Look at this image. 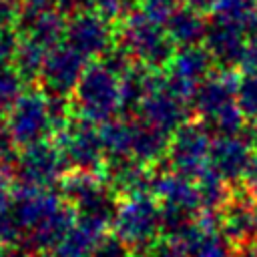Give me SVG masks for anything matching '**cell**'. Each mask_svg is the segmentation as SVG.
Masks as SVG:
<instances>
[{"label": "cell", "mask_w": 257, "mask_h": 257, "mask_svg": "<svg viewBox=\"0 0 257 257\" xmlns=\"http://www.w3.org/2000/svg\"><path fill=\"white\" fill-rule=\"evenodd\" d=\"M72 114L92 124L110 122L120 110V82L100 60L88 64L72 92Z\"/></svg>", "instance_id": "obj_1"}, {"label": "cell", "mask_w": 257, "mask_h": 257, "mask_svg": "<svg viewBox=\"0 0 257 257\" xmlns=\"http://www.w3.org/2000/svg\"><path fill=\"white\" fill-rule=\"evenodd\" d=\"M116 44L122 46L133 58L141 62V66L149 70L169 66L175 56V44L169 38L165 26L153 20L143 10L126 14Z\"/></svg>", "instance_id": "obj_2"}, {"label": "cell", "mask_w": 257, "mask_h": 257, "mask_svg": "<svg viewBox=\"0 0 257 257\" xmlns=\"http://www.w3.org/2000/svg\"><path fill=\"white\" fill-rule=\"evenodd\" d=\"M112 231L131 249H147L161 233V207L151 195L124 197L116 207Z\"/></svg>", "instance_id": "obj_3"}, {"label": "cell", "mask_w": 257, "mask_h": 257, "mask_svg": "<svg viewBox=\"0 0 257 257\" xmlns=\"http://www.w3.org/2000/svg\"><path fill=\"white\" fill-rule=\"evenodd\" d=\"M54 145L60 149L70 169L98 173V169L104 167L106 155L100 131L80 116L72 114V118L54 133Z\"/></svg>", "instance_id": "obj_4"}, {"label": "cell", "mask_w": 257, "mask_h": 257, "mask_svg": "<svg viewBox=\"0 0 257 257\" xmlns=\"http://www.w3.org/2000/svg\"><path fill=\"white\" fill-rule=\"evenodd\" d=\"M68 163L54 143L38 141L18 149V163L14 169V185L32 189H50L68 173Z\"/></svg>", "instance_id": "obj_5"}, {"label": "cell", "mask_w": 257, "mask_h": 257, "mask_svg": "<svg viewBox=\"0 0 257 257\" xmlns=\"http://www.w3.org/2000/svg\"><path fill=\"white\" fill-rule=\"evenodd\" d=\"M211 131L205 122H185L181 128L175 131L167 159L175 173L185 177L197 179L207 167L211 159Z\"/></svg>", "instance_id": "obj_6"}, {"label": "cell", "mask_w": 257, "mask_h": 257, "mask_svg": "<svg viewBox=\"0 0 257 257\" xmlns=\"http://www.w3.org/2000/svg\"><path fill=\"white\" fill-rule=\"evenodd\" d=\"M6 124L10 139L18 149L44 141L52 133L46 92L38 88L26 90L20 96V100L8 110Z\"/></svg>", "instance_id": "obj_7"}, {"label": "cell", "mask_w": 257, "mask_h": 257, "mask_svg": "<svg viewBox=\"0 0 257 257\" xmlns=\"http://www.w3.org/2000/svg\"><path fill=\"white\" fill-rule=\"evenodd\" d=\"M137 114H139L141 122L155 126L169 135L171 131H177L187 122L189 106H187L185 98H181L179 94H175L169 88L167 78H161L157 74L149 94L143 98V102L137 110Z\"/></svg>", "instance_id": "obj_8"}, {"label": "cell", "mask_w": 257, "mask_h": 257, "mask_svg": "<svg viewBox=\"0 0 257 257\" xmlns=\"http://www.w3.org/2000/svg\"><path fill=\"white\" fill-rule=\"evenodd\" d=\"M64 42L84 58H102L114 46V32L110 20L100 16L96 10H88L68 16Z\"/></svg>", "instance_id": "obj_9"}, {"label": "cell", "mask_w": 257, "mask_h": 257, "mask_svg": "<svg viewBox=\"0 0 257 257\" xmlns=\"http://www.w3.org/2000/svg\"><path fill=\"white\" fill-rule=\"evenodd\" d=\"M86 66L88 64L82 54H78L66 42H60L58 46L48 50L38 82L42 84L46 94L68 98V94H72L76 84L80 82Z\"/></svg>", "instance_id": "obj_10"}, {"label": "cell", "mask_w": 257, "mask_h": 257, "mask_svg": "<svg viewBox=\"0 0 257 257\" xmlns=\"http://www.w3.org/2000/svg\"><path fill=\"white\" fill-rule=\"evenodd\" d=\"M213 56L203 46H187L175 52L173 60L169 62V88L179 94L181 98L189 100L197 86L211 74Z\"/></svg>", "instance_id": "obj_11"}, {"label": "cell", "mask_w": 257, "mask_h": 257, "mask_svg": "<svg viewBox=\"0 0 257 257\" xmlns=\"http://www.w3.org/2000/svg\"><path fill=\"white\" fill-rule=\"evenodd\" d=\"M247 42V32L241 22L217 16L209 20L207 24V34H205V48L217 60L223 68H233L239 66L243 48Z\"/></svg>", "instance_id": "obj_12"}, {"label": "cell", "mask_w": 257, "mask_h": 257, "mask_svg": "<svg viewBox=\"0 0 257 257\" xmlns=\"http://www.w3.org/2000/svg\"><path fill=\"white\" fill-rule=\"evenodd\" d=\"M237 84L239 78L235 76L233 70L223 68L219 72H211L191 96L193 110L209 122L219 112H223L225 108L237 102Z\"/></svg>", "instance_id": "obj_13"}, {"label": "cell", "mask_w": 257, "mask_h": 257, "mask_svg": "<svg viewBox=\"0 0 257 257\" xmlns=\"http://www.w3.org/2000/svg\"><path fill=\"white\" fill-rule=\"evenodd\" d=\"M66 16L56 8H30L20 6L16 30L20 36L30 38L44 48H54L64 40Z\"/></svg>", "instance_id": "obj_14"}, {"label": "cell", "mask_w": 257, "mask_h": 257, "mask_svg": "<svg viewBox=\"0 0 257 257\" xmlns=\"http://www.w3.org/2000/svg\"><path fill=\"white\" fill-rule=\"evenodd\" d=\"M253 143L241 133L235 137H219L213 141L209 167L215 169L227 183L245 177V171L253 159Z\"/></svg>", "instance_id": "obj_15"}, {"label": "cell", "mask_w": 257, "mask_h": 257, "mask_svg": "<svg viewBox=\"0 0 257 257\" xmlns=\"http://www.w3.org/2000/svg\"><path fill=\"white\" fill-rule=\"evenodd\" d=\"M104 181L114 193L133 197V195H147V191L153 189L155 177L151 175L145 163L126 157V159H106Z\"/></svg>", "instance_id": "obj_16"}, {"label": "cell", "mask_w": 257, "mask_h": 257, "mask_svg": "<svg viewBox=\"0 0 257 257\" xmlns=\"http://www.w3.org/2000/svg\"><path fill=\"white\" fill-rule=\"evenodd\" d=\"M151 191L163 201V207L185 209L191 213H197V209L201 207L197 181L175 171L157 175Z\"/></svg>", "instance_id": "obj_17"}, {"label": "cell", "mask_w": 257, "mask_h": 257, "mask_svg": "<svg viewBox=\"0 0 257 257\" xmlns=\"http://www.w3.org/2000/svg\"><path fill=\"white\" fill-rule=\"evenodd\" d=\"M221 235L235 245L251 243L257 239V217L249 199L235 195L221 209Z\"/></svg>", "instance_id": "obj_18"}, {"label": "cell", "mask_w": 257, "mask_h": 257, "mask_svg": "<svg viewBox=\"0 0 257 257\" xmlns=\"http://www.w3.org/2000/svg\"><path fill=\"white\" fill-rule=\"evenodd\" d=\"M207 24L209 22L201 16V12L183 4L165 20V30L175 46L187 48V46H199V42H205Z\"/></svg>", "instance_id": "obj_19"}, {"label": "cell", "mask_w": 257, "mask_h": 257, "mask_svg": "<svg viewBox=\"0 0 257 257\" xmlns=\"http://www.w3.org/2000/svg\"><path fill=\"white\" fill-rule=\"evenodd\" d=\"M169 137L167 133L149 126L145 122H137L135 124V135H133V159L151 165L163 159V155H167L169 151Z\"/></svg>", "instance_id": "obj_20"}, {"label": "cell", "mask_w": 257, "mask_h": 257, "mask_svg": "<svg viewBox=\"0 0 257 257\" xmlns=\"http://www.w3.org/2000/svg\"><path fill=\"white\" fill-rule=\"evenodd\" d=\"M46 54H48V48H44L42 44L30 40V38L20 36V44H18L14 60H12V68L22 76L26 86L40 80Z\"/></svg>", "instance_id": "obj_21"}, {"label": "cell", "mask_w": 257, "mask_h": 257, "mask_svg": "<svg viewBox=\"0 0 257 257\" xmlns=\"http://www.w3.org/2000/svg\"><path fill=\"white\" fill-rule=\"evenodd\" d=\"M135 124L128 118H112L110 122L102 124L100 137L104 145L106 159H126L133 157V135Z\"/></svg>", "instance_id": "obj_22"}, {"label": "cell", "mask_w": 257, "mask_h": 257, "mask_svg": "<svg viewBox=\"0 0 257 257\" xmlns=\"http://www.w3.org/2000/svg\"><path fill=\"white\" fill-rule=\"evenodd\" d=\"M195 181L201 197V207H205V211H219L229 203V185L215 169L207 167Z\"/></svg>", "instance_id": "obj_23"}, {"label": "cell", "mask_w": 257, "mask_h": 257, "mask_svg": "<svg viewBox=\"0 0 257 257\" xmlns=\"http://www.w3.org/2000/svg\"><path fill=\"white\" fill-rule=\"evenodd\" d=\"M24 92L26 82L22 80V76L12 66L0 68V110H10Z\"/></svg>", "instance_id": "obj_24"}, {"label": "cell", "mask_w": 257, "mask_h": 257, "mask_svg": "<svg viewBox=\"0 0 257 257\" xmlns=\"http://www.w3.org/2000/svg\"><path fill=\"white\" fill-rule=\"evenodd\" d=\"M209 131H217L221 137H235L241 135L245 128V114L241 112V108L237 106V102L229 108H225L223 112H219L215 118L209 120Z\"/></svg>", "instance_id": "obj_25"}, {"label": "cell", "mask_w": 257, "mask_h": 257, "mask_svg": "<svg viewBox=\"0 0 257 257\" xmlns=\"http://www.w3.org/2000/svg\"><path fill=\"white\" fill-rule=\"evenodd\" d=\"M189 257H233V251L229 247V241L221 233L203 231V235L191 249Z\"/></svg>", "instance_id": "obj_26"}, {"label": "cell", "mask_w": 257, "mask_h": 257, "mask_svg": "<svg viewBox=\"0 0 257 257\" xmlns=\"http://www.w3.org/2000/svg\"><path fill=\"white\" fill-rule=\"evenodd\" d=\"M237 106L249 118H257V70L245 72L237 84Z\"/></svg>", "instance_id": "obj_27"}, {"label": "cell", "mask_w": 257, "mask_h": 257, "mask_svg": "<svg viewBox=\"0 0 257 257\" xmlns=\"http://www.w3.org/2000/svg\"><path fill=\"white\" fill-rule=\"evenodd\" d=\"M215 14L245 24L251 16L257 14V0H217Z\"/></svg>", "instance_id": "obj_28"}, {"label": "cell", "mask_w": 257, "mask_h": 257, "mask_svg": "<svg viewBox=\"0 0 257 257\" xmlns=\"http://www.w3.org/2000/svg\"><path fill=\"white\" fill-rule=\"evenodd\" d=\"M90 257H131V247L116 235H102L94 245Z\"/></svg>", "instance_id": "obj_29"}, {"label": "cell", "mask_w": 257, "mask_h": 257, "mask_svg": "<svg viewBox=\"0 0 257 257\" xmlns=\"http://www.w3.org/2000/svg\"><path fill=\"white\" fill-rule=\"evenodd\" d=\"M18 44H20V34L16 30V26L0 28V68L12 66Z\"/></svg>", "instance_id": "obj_30"}, {"label": "cell", "mask_w": 257, "mask_h": 257, "mask_svg": "<svg viewBox=\"0 0 257 257\" xmlns=\"http://www.w3.org/2000/svg\"><path fill=\"white\" fill-rule=\"evenodd\" d=\"M141 2H143L141 10L161 24H165V20L181 6V0H141Z\"/></svg>", "instance_id": "obj_31"}, {"label": "cell", "mask_w": 257, "mask_h": 257, "mask_svg": "<svg viewBox=\"0 0 257 257\" xmlns=\"http://www.w3.org/2000/svg\"><path fill=\"white\" fill-rule=\"evenodd\" d=\"M54 8L60 10L66 18L78 12H88L96 8V0H54Z\"/></svg>", "instance_id": "obj_32"}, {"label": "cell", "mask_w": 257, "mask_h": 257, "mask_svg": "<svg viewBox=\"0 0 257 257\" xmlns=\"http://www.w3.org/2000/svg\"><path fill=\"white\" fill-rule=\"evenodd\" d=\"M126 6H128L126 0H96V8L94 10L100 16H104L106 20H114L124 12Z\"/></svg>", "instance_id": "obj_33"}, {"label": "cell", "mask_w": 257, "mask_h": 257, "mask_svg": "<svg viewBox=\"0 0 257 257\" xmlns=\"http://www.w3.org/2000/svg\"><path fill=\"white\" fill-rule=\"evenodd\" d=\"M20 4L16 0H0V28L16 26Z\"/></svg>", "instance_id": "obj_34"}, {"label": "cell", "mask_w": 257, "mask_h": 257, "mask_svg": "<svg viewBox=\"0 0 257 257\" xmlns=\"http://www.w3.org/2000/svg\"><path fill=\"white\" fill-rule=\"evenodd\" d=\"M12 195H14V179L0 171V213H4L10 207Z\"/></svg>", "instance_id": "obj_35"}, {"label": "cell", "mask_w": 257, "mask_h": 257, "mask_svg": "<svg viewBox=\"0 0 257 257\" xmlns=\"http://www.w3.org/2000/svg\"><path fill=\"white\" fill-rule=\"evenodd\" d=\"M243 181H245V189L257 199V155H253V159H251V163L245 171Z\"/></svg>", "instance_id": "obj_36"}, {"label": "cell", "mask_w": 257, "mask_h": 257, "mask_svg": "<svg viewBox=\"0 0 257 257\" xmlns=\"http://www.w3.org/2000/svg\"><path fill=\"white\" fill-rule=\"evenodd\" d=\"M233 257H257V241L243 243V245H235Z\"/></svg>", "instance_id": "obj_37"}, {"label": "cell", "mask_w": 257, "mask_h": 257, "mask_svg": "<svg viewBox=\"0 0 257 257\" xmlns=\"http://www.w3.org/2000/svg\"><path fill=\"white\" fill-rule=\"evenodd\" d=\"M215 2L217 0H185V4L187 6H191V8H195L197 12H209V10H215Z\"/></svg>", "instance_id": "obj_38"}, {"label": "cell", "mask_w": 257, "mask_h": 257, "mask_svg": "<svg viewBox=\"0 0 257 257\" xmlns=\"http://www.w3.org/2000/svg\"><path fill=\"white\" fill-rule=\"evenodd\" d=\"M20 6L30 8H54V0H16Z\"/></svg>", "instance_id": "obj_39"}, {"label": "cell", "mask_w": 257, "mask_h": 257, "mask_svg": "<svg viewBox=\"0 0 257 257\" xmlns=\"http://www.w3.org/2000/svg\"><path fill=\"white\" fill-rule=\"evenodd\" d=\"M0 257H28L22 249H4L0 247Z\"/></svg>", "instance_id": "obj_40"}, {"label": "cell", "mask_w": 257, "mask_h": 257, "mask_svg": "<svg viewBox=\"0 0 257 257\" xmlns=\"http://www.w3.org/2000/svg\"><path fill=\"white\" fill-rule=\"evenodd\" d=\"M10 133H8V124H6V116H4V112L0 110V141L4 139V137H8Z\"/></svg>", "instance_id": "obj_41"}, {"label": "cell", "mask_w": 257, "mask_h": 257, "mask_svg": "<svg viewBox=\"0 0 257 257\" xmlns=\"http://www.w3.org/2000/svg\"><path fill=\"white\" fill-rule=\"evenodd\" d=\"M253 211H255V217H257V201L253 203Z\"/></svg>", "instance_id": "obj_42"}, {"label": "cell", "mask_w": 257, "mask_h": 257, "mask_svg": "<svg viewBox=\"0 0 257 257\" xmlns=\"http://www.w3.org/2000/svg\"><path fill=\"white\" fill-rule=\"evenodd\" d=\"M131 2H133V0H126V4H131Z\"/></svg>", "instance_id": "obj_43"}]
</instances>
